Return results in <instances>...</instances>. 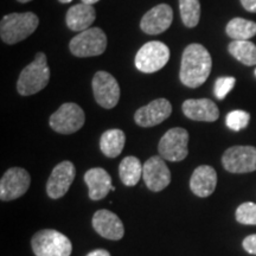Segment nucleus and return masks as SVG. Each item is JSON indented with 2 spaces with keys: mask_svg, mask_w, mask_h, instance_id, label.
Returning <instances> with one entry per match:
<instances>
[{
  "mask_svg": "<svg viewBox=\"0 0 256 256\" xmlns=\"http://www.w3.org/2000/svg\"><path fill=\"white\" fill-rule=\"evenodd\" d=\"M212 60L206 48L200 44H190L182 56L179 78L188 88H198L209 78Z\"/></svg>",
  "mask_w": 256,
  "mask_h": 256,
  "instance_id": "f257e3e1",
  "label": "nucleus"
},
{
  "mask_svg": "<svg viewBox=\"0 0 256 256\" xmlns=\"http://www.w3.org/2000/svg\"><path fill=\"white\" fill-rule=\"evenodd\" d=\"M50 81V68L46 56L38 52L34 62L22 70L17 81V90L20 95L30 96L43 90Z\"/></svg>",
  "mask_w": 256,
  "mask_h": 256,
  "instance_id": "f03ea898",
  "label": "nucleus"
},
{
  "mask_svg": "<svg viewBox=\"0 0 256 256\" xmlns=\"http://www.w3.org/2000/svg\"><path fill=\"white\" fill-rule=\"evenodd\" d=\"M40 24L34 12L11 14L5 16L0 23V37L6 44H16L31 36Z\"/></svg>",
  "mask_w": 256,
  "mask_h": 256,
  "instance_id": "7ed1b4c3",
  "label": "nucleus"
},
{
  "mask_svg": "<svg viewBox=\"0 0 256 256\" xmlns=\"http://www.w3.org/2000/svg\"><path fill=\"white\" fill-rule=\"evenodd\" d=\"M31 247L36 256H70L72 252V241L54 229L37 232L31 238Z\"/></svg>",
  "mask_w": 256,
  "mask_h": 256,
  "instance_id": "20e7f679",
  "label": "nucleus"
},
{
  "mask_svg": "<svg viewBox=\"0 0 256 256\" xmlns=\"http://www.w3.org/2000/svg\"><path fill=\"white\" fill-rule=\"evenodd\" d=\"M107 48V36L100 28H90L80 32L70 40L69 49L76 57H94L104 54Z\"/></svg>",
  "mask_w": 256,
  "mask_h": 256,
  "instance_id": "39448f33",
  "label": "nucleus"
},
{
  "mask_svg": "<svg viewBox=\"0 0 256 256\" xmlns=\"http://www.w3.org/2000/svg\"><path fill=\"white\" fill-rule=\"evenodd\" d=\"M170 60V49L159 40L144 44L136 52V66L139 72L152 74L162 69Z\"/></svg>",
  "mask_w": 256,
  "mask_h": 256,
  "instance_id": "423d86ee",
  "label": "nucleus"
},
{
  "mask_svg": "<svg viewBox=\"0 0 256 256\" xmlns=\"http://www.w3.org/2000/svg\"><path fill=\"white\" fill-rule=\"evenodd\" d=\"M86 115L82 108L74 102H66L51 115L49 124L57 133L72 134L81 130Z\"/></svg>",
  "mask_w": 256,
  "mask_h": 256,
  "instance_id": "0eeeda50",
  "label": "nucleus"
},
{
  "mask_svg": "<svg viewBox=\"0 0 256 256\" xmlns=\"http://www.w3.org/2000/svg\"><path fill=\"white\" fill-rule=\"evenodd\" d=\"M188 133L186 130L174 127L168 130L160 139L159 156L168 162H182L188 154Z\"/></svg>",
  "mask_w": 256,
  "mask_h": 256,
  "instance_id": "6e6552de",
  "label": "nucleus"
},
{
  "mask_svg": "<svg viewBox=\"0 0 256 256\" xmlns=\"http://www.w3.org/2000/svg\"><path fill=\"white\" fill-rule=\"evenodd\" d=\"M223 168L230 174H249L256 171V147L232 146L222 156Z\"/></svg>",
  "mask_w": 256,
  "mask_h": 256,
  "instance_id": "1a4fd4ad",
  "label": "nucleus"
},
{
  "mask_svg": "<svg viewBox=\"0 0 256 256\" xmlns=\"http://www.w3.org/2000/svg\"><path fill=\"white\" fill-rule=\"evenodd\" d=\"M92 92L96 102L112 110L120 100V86L113 75L107 72H98L92 78Z\"/></svg>",
  "mask_w": 256,
  "mask_h": 256,
  "instance_id": "9d476101",
  "label": "nucleus"
},
{
  "mask_svg": "<svg viewBox=\"0 0 256 256\" xmlns=\"http://www.w3.org/2000/svg\"><path fill=\"white\" fill-rule=\"evenodd\" d=\"M31 184V177L26 170L11 168L2 174L0 180V200L8 202L24 196Z\"/></svg>",
  "mask_w": 256,
  "mask_h": 256,
  "instance_id": "9b49d317",
  "label": "nucleus"
},
{
  "mask_svg": "<svg viewBox=\"0 0 256 256\" xmlns=\"http://www.w3.org/2000/svg\"><path fill=\"white\" fill-rule=\"evenodd\" d=\"M76 176L75 165L69 160L57 164L51 172L46 183V194L51 200L63 197L72 186Z\"/></svg>",
  "mask_w": 256,
  "mask_h": 256,
  "instance_id": "f8f14e48",
  "label": "nucleus"
},
{
  "mask_svg": "<svg viewBox=\"0 0 256 256\" xmlns=\"http://www.w3.org/2000/svg\"><path fill=\"white\" fill-rule=\"evenodd\" d=\"M142 178L148 190L160 192L171 183V172L166 165L165 159L160 156H151L144 164Z\"/></svg>",
  "mask_w": 256,
  "mask_h": 256,
  "instance_id": "ddd939ff",
  "label": "nucleus"
},
{
  "mask_svg": "<svg viewBox=\"0 0 256 256\" xmlns=\"http://www.w3.org/2000/svg\"><path fill=\"white\" fill-rule=\"evenodd\" d=\"M172 113L171 102L166 98H156L139 108L134 114V120L140 127H153L164 122Z\"/></svg>",
  "mask_w": 256,
  "mask_h": 256,
  "instance_id": "4468645a",
  "label": "nucleus"
},
{
  "mask_svg": "<svg viewBox=\"0 0 256 256\" xmlns=\"http://www.w3.org/2000/svg\"><path fill=\"white\" fill-rule=\"evenodd\" d=\"M174 10L168 4H159L146 12L140 22V28L147 34H159L171 26Z\"/></svg>",
  "mask_w": 256,
  "mask_h": 256,
  "instance_id": "2eb2a0df",
  "label": "nucleus"
},
{
  "mask_svg": "<svg viewBox=\"0 0 256 256\" xmlns=\"http://www.w3.org/2000/svg\"><path fill=\"white\" fill-rule=\"evenodd\" d=\"M92 228L102 238L119 241L124 235V226L119 216L110 210L96 211L92 220Z\"/></svg>",
  "mask_w": 256,
  "mask_h": 256,
  "instance_id": "dca6fc26",
  "label": "nucleus"
},
{
  "mask_svg": "<svg viewBox=\"0 0 256 256\" xmlns=\"http://www.w3.org/2000/svg\"><path fill=\"white\" fill-rule=\"evenodd\" d=\"M185 116L194 121L214 122L220 118V110L209 98H188L183 104Z\"/></svg>",
  "mask_w": 256,
  "mask_h": 256,
  "instance_id": "f3484780",
  "label": "nucleus"
},
{
  "mask_svg": "<svg viewBox=\"0 0 256 256\" xmlns=\"http://www.w3.org/2000/svg\"><path fill=\"white\" fill-rule=\"evenodd\" d=\"M217 185V174L215 168L209 165H200L194 170L190 179V188L200 198L209 197L214 194Z\"/></svg>",
  "mask_w": 256,
  "mask_h": 256,
  "instance_id": "a211bd4d",
  "label": "nucleus"
},
{
  "mask_svg": "<svg viewBox=\"0 0 256 256\" xmlns=\"http://www.w3.org/2000/svg\"><path fill=\"white\" fill-rule=\"evenodd\" d=\"M84 182L88 186L89 198L100 200L112 191V177L104 168H94L84 174Z\"/></svg>",
  "mask_w": 256,
  "mask_h": 256,
  "instance_id": "6ab92c4d",
  "label": "nucleus"
},
{
  "mask_svg": "<svg viewBox=\"0 0 256 256\" xmlns=\"http://www.w3.org/2000/svg\"><path fill=\"white\" fill-rule=\"evenodd\" d=\"M96 12L92 5L81 4L74 5L68 10L66 16V22L72 31L82 32L90 28V25L95 22Z\"/></svg>",
  "mask_w": 256,
  "mask_h": 256,
  "instance_id": "aec40b11",
  "label": "nucleus"
},
{
  "mask_svg": "<svg viewBox=\"0 0 256 256\" xmlns=\"http://www.w3.org/2000/svg\"><path fill=\"white\" fill-rule=\"evenodd\" d=\"M126 136L121 130H108L101 136L100 148L102 153L108 158H116L122 152Z\"/></svg>",
  "mask_w": 256,
  "mask_h": 256,
  "instance_id": "412c9836",
  "label": "nucleus"
},
{
  "mask_svg": "<svg viewBox=\"0 0 256 256\" xmlns=\"http://www.w3.org/2000/svg\"><path fill=\"white\" fill-rule=\"evenodd\" d=\"M144 165L136 156H130L122 159L119 166V176L121 182L126 186H134L142 177Z\"/></svg>",
  "mask_w": 256,
  "mask_h": 256,
  "instance_id": "4be33fe9",
  "label": "nucleus"
},
{
  "mask_svg": "<svg viewBox=\"0 0 256 256\" xmlns=\"http://www.w3.org/2000/svg\"><path fill=\"white\" fill-rule=\"evenodd\" d=\"M226 32L232 40H248L256 34V23L243 18H234L226 25Z\"/></svg>",
  "mask_w": 256,
  "mask_h": 256,
  "instance_id": "5701e85b",
  "label": "nucleus"
},
{
  "mask_svg": "<svg viewBox=\"0 0 256 256\" xmlns=\"http://www.w3.org/2000/svg\"><path fill=\"white\" fill-rule=\"evenodd\" d=\"M229 52L244 66L256 64V46L249 40H232L228 46Z\"/></svg>",
  "mask_w": 256,
  "mask_h": 256,
  "instance_id": "b1692460",
  "label": "nucleus"
},
{
  "mask_svg": "<svg viewBox=\"0 0 256 256\" xmlns=\"http://www.w3.org/2000/svg\"><path fill=\"white\" fill-rule=\"evenodd\" d=\"M179 11L185 26H197L200 19V0H179Z\"/></svg>",
  "mask_w": 256,
  "mask_h": 256,
  "instance_id": "393cba45",
  "label": "nucleus"
},
{
  "mask_svg": "<svg viewBox=\"0 0 256 256\" xmlns=\"http://www.w3.org/2000/svg\"><path fill=\"white\" fill-rule=\"evenodd\" d=\"M236 220L244 226H256V204L252 202L243 203L236 209Z\"/></svg>",
  "mask_w": 256,
  "mask_h": 256,
  "instance_id": "a878e982",
  "label": "nucleus"
},
{
  "mask_svg": "<svg viewBox=\"0 0 256 256\" xmlns=\"http://www.w3.org/2000/svg\"><path fill=\"white\" fill-rule=\"evenodd\" d=\"M249 121H250V115L244 110H232L226 118V126L235 132L244 130L248 126Z\"/></svg>",
  "mask_w": 256,
  "mask_h": 256,
  "instance_id": "bb28decb",
  "label": "nucleus"
},
{
  "mask_svg": "<svg viewBox=\"0 0 256 256\" xmlns=\"http://www.w3.org/2000/svg\"><path fill=\"white\" fill-rule=\"evenodd\" d=\"M236 80L232 76H226V78H218L215 82V96L218 100H223L226 96L229 94L235 86Z\"/></svg>",
  "mask_w": 256,
  "mask_h": 256,
  "instance_id": "cd10ccee",
  "label": "nucleus"
},
{
  "mask_svg": "<svg viewBox=\"0 0 256 256\" xmlns=\"http://www.w3.org/2000/svg\"><path fill=\"white\" fill-rule=\"evenodd\" d=\"M242 246L243 249L249 252V254L256 255V234L247 236V238L243 240Z\"/></svg>",
  "mask_w": 256,
  "mask_h": 256,
  "instance_id": "c85d7f7f",
  "label": "nucleus"
},
{
  "mask_svg": "<svg viewBox=\"0 0 256 256\" xmlns=\"http://www.w3.org/2000/svg\"><path fill=\"white\" fill-rule=\"evenodd\" d=\"M241 4L249 12H256V0H241Z\"/></svg>",
  "mask_w": 256,
  "mask_h": 256,
  "instance_id": "c756f323",
  "label": "nucleus"
},
{
  "mask_svg": "<svg viewBox=\"0 0 256 256\" xmlns=\"http://www.w3.org/2000/svg\"><path fill=\"white\" fill-rule=\"evenodd\" d=\"M87 256H110V254L106 249H95V250L88 252Z\"/></svg>",
  "mask_w": 256,
  "mask_h": 256,
  "instance_id": "7c9ffc66",
  "label": "nucleus"
},
{
  "mask_svg": "<svg viewBox=\"0 0 256 256\" xmlns=\"http://www.w3.org/2000/svg\"><path fill=\"white\" fill-rule=\"evenodd\" d=\"M100 2V0H82V2H84V4H88V5H94L95 2Z\"/></svg>",
  "mask_w": 256,
  "mask_h": 256,
  "instance_id": "2f4dec72",
  "label": "nucleus"
},
{
  "mask_svg": "<svg viewBox=\"0 0 256 256\" xmlns=\"http://www.w3.org/2000/svg\"><path fill=\"white\" fill-rule=\"evenodd\" d=\"M60 2H62V4H68V2H72V0H58Z\"/></svg>",
  "mask_w": 256,
  "mask_h": 256,
  "instance_id": "473e14b6",
  "label": "nucleus"
},
{
  "mask_svg": "<svg viewBox=\"0 0 256 256\" xmlns=\"http://www.w3.org/2000/svg\"><path fill=\"white\" fill-rule=\"evenodd\" d=\"M17 2H23V4H25V2H31V0H17Z\"/></svg>",
  "mask_w": 256,
  "mask_h": 256,
  "instance_id": "72a5a7b5",
  "label": "nucleus"
},
{
  "mask_svg": "<svg viewBox=\"0 0 256 256\" xmlns=\"http://www.w3.org/2000/svg\"><path fill=\"white\" fill-rule=\"evenodd\" d=\"M255 75H256V69H255Z\"/></svg>",
  "mask_w": 256,
  "mask_h": 256,
  "instance_id": "f704fd0d",
  "label": "nucleus"
}]
</instances>
